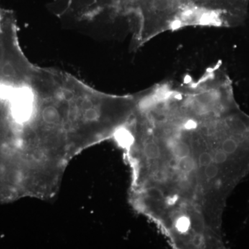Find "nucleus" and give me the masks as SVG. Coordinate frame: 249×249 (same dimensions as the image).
<instances>
[{
  "instance_id": "1",
  "label": "nucleus",
  "mask_w": 249,
  "mask_h": 249,
  "mask_svg": "<svg viewBox=\"0 0 249 249\" xmlns=\"http://www.w3.org/2000/svg\"><path fill=\"white\" fill-rule=\"evenodd\" d=\"M150 108L126 130L123 147L133 174V201L168 231L215 233L218 212L207 177L221 167L231 116L219 120L223 103L193 96L178 106Z\"/></svg>"
},
{
  "instance_id": "2",
  "label": "nucleus",
  "mask_w": 249,
  "mask_h": 249,
  "mask_svg": "<svg viewBox=\"0 0 249 249\" xmlns=\"http://www.w3.org/2000/svg\"><path fill=\"white\" fill-rule=\"evenodd\" d=\"M0 123L22 135L27 160L50 158L63 139L56 70L34 65L1 88Z\"/></svg>"
},
{
  "instance_id": "3",
  "label": "nucleus",
  "mask_w": 249,
  "mask_h": 249,
  "mask_svg": "<svg viewBox=\"0 0 249 249\" xmlns=\"http://www.w3.org/2000/svg\"><path fill=\"white\" fill-rule=\"evenodd\" d=\"M154 8L158 11H164L170 6V0H154Z\"/></svg>"
}]
</instances>
